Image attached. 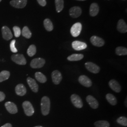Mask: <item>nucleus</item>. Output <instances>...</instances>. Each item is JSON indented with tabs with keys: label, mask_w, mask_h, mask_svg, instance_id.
I'll return each instance as SVG.
<instances>
[{
	"label": "nucleus",
	"mask_w": 127,
	"mask_h": 127,
	"mask_svg": "<svg viewBox=\"0 0 127 127\" xmlns=\"http://www.w3.org/2000/svg\"><path fill=\"white\" fill-rule=\"evenodd\" d=\"M43 24H44V27L47 31H48L49 32H50L53 30V25L50 19H49V18L45 19L44 20Z\"/></svg>",
	"instance_id": "5701e85b"
},
{
	"label": "nucleus",
	"mask_w": 127,
	"mask_h": 127,
	"mask_svg": "<svg viewBox=\"0 0 127 127\" xmlns=\"http://www.w3.org/2000/svg\"><path fill=\"white\" fill-rule=\"evenodd\" d=\"M117 28L119 32L125 33L127 32V24L123 19H120L118 21Z\"/></svg>",
	"instance_id": "6ab92c4d"
},
{
	"label": "nucleus",
	"mask_w": 127,
	"mask_h": 127,
	"mask_svg": "<svg viewBox=\"0 0 127 127\" xmlns=\"http://www.w3.org/2000/svg\"><path fill=\"white\" fill-rule=\"evenodd\" d=\"M115 52H116V54L118 56L127 55V48L123 47H118L116 49Z\"/></svg>",
	"instance_id": "cd10ccee"
},
{
	"label": "nucleus",
	"mask_w": 127,
	"mask_h": 127,
	"mask_svg": "<svg viewBox=\"0 0 127 127\" xmlns=\"http://www.w3.org/2000/svg\"><path fill=\"white\" fill-rule=\"evenodd\" d=\"M80 0V1H84V0Z\"/></svg>",
	"instance_id": "58836bf2"
},
{
	"label": "nucleus",
	"mask_w": 127,
	"mask_h": 127,
	"mask_svg": "<svg viewBox=\"0 0 127 127\" xmlns=\"http://www.w3.org/2000/svg\"><path fill=\"white\" fill-rule=\"evenodd\" d=\"M109 85L111 89L117 93H119L122 90L121 86L117 81L115 80H111L109 82Z\"/></svg>",
	"instance_id": "f3484780"
},
{
	"label": "nucleus",
	"mask_w": 127,
	"mask_h": 127,
	"mask_svg": "<svg viewBox=\"0 0 127 127\" xmlns=\"http://www.w3.org/2000/svg\"><path fill=\"white\" fill-rule=\"evenodd\" d=\"M10 76V73L7 71H3L0 73V82L8 80Z\"/></svg>",
	"instance_id": "c85d7f7f"
},
{
	"label": "nucleus",
	"mask_w": 127,
	"mask_h": 127,
	"mask_svg": "<svg viewBox=\"0 0 127 127\" xmlns=\"http://www.w3.org/2000/svg\"><path fill=\"white\" fill-rule=\"evenodd\" d=\"M11 58L14 62L19 65H25L27 64V60L23 55L14 54L12 55Z\"/></svg>",
	"instance_id": "7ed1b4c3"
},
{
	"label": "nucleus",
	"mask_w": 127,
	"mask_h": 127,
	"mask_svg": "<svg viewBox=\"0 0 127 127\" xmlns=\"http://www.w3.org/2000/svg\"><path fill=\"white\" fill-rule=\"evenodd\" d=\"M36 48L34 45H31L29 47L27 51V53L29 57H32L36 54Z\"/></svg>",
	"instance_id": "c756f323"
},
{
	"label": "nucleus",
	"mask_w": 127,
	"mask_h": 127,
	"mask_svg": "<svg viewBox=\"0 0 127 127\" xmlns=\"http://www.w3.org/2000/svg\"><path fill=\"white\" fill-rule=\"evenodd\" d=\"M1 127H12V125L10 123H6Z\"/></svg>",
	"instance_id": "e433bc0d"
},
{
	"label": "nucleus",
	"mask_w": 127,
	"mask_h": 127,
	"mask_svg": "<svg viewBox=\"0 0 127 127\" xmlns=\"http://www.w3.org/2000/svg\"><path fill=\"white\" fill-rule=\"evenodd\" d=\"M86 101L90 106L93 109H96L98 108L99 103L97 100L93 96L88 95L86 97Z\"/></svg>",
	"instance_id": "2eb2a0df"
},
{
	"label": "nucleus",
	"mask_w": 127,
	"mask_h": 127,
	"mask_svg": "<svg viewBox=\"0 0 127 127\" xmlns=\"http://www.w3.org/2000/svg\"><path fill=\"white\" fill-rule=\"evenodd\" d=\"M5 98V95L3 92L0 91V102H1L4 100Z\"/></svg>",
	"instance_id": "c9c22d12"
},
{
	"label": "nucleus",
	"mask_w": 127,
	"mask_h": 127,
	"mask_svg": "<svg viewBox=\"0 0 127 127\" xmlns=\"http://www.w3.org/2000/svg\"><path fill=\"white\" fill-rule=\"evenodd\" d=\"M72 47L74 50H82L86 49L87 45L86 43L80 41H73L72 44Z\"/></svg>",
	"instance_id": "f8f14e48"
},
{
	"label": "nucleus",
	"mask_w": 127,
	"mask_h": 127,
	"mask_svg": "<svg viewBox=\"0 0 127 127\" xmlns=\"http://www.w3.org/2000/svg\"><path fill=\"white\" fill-rule=\"evenodd\" d=\"M5 107L10 114H15L18 113V108L17 105L11 102H7L5 104Z\"/></svg>",
	"instance_id": "dca6fc26"
},
{
	"label": "nucleus",
	"mask_w": 127,
	"mask_h": 127,
	"mask_svg": "<svg viewBox=\"0 0 127 127\" xmlns=\"http://www.w3.org/2000/svg\"><path fill=\"white\" fill-rule=\"evenodd\" d=\"M45 64V59L42 58H36L32 60L30 66L32 68H41L44 66Z\"/></svg>",
	"instance_id": "20e7f679"
},
{
	"label": "nucleus",
	"mask_w": 127,
	"mask_h": 127,
	"mask_svg": "<svg viewBox=\"0 0 127 127\" xmlns=\"http://www.w3.org/2000/svg\"><path fill=\"white\" fill-rule=\"evenodd\" d=\"M99 10V8L98 4L96 3H93L91 5L90 9V14L92 17H95L96 16Z\"/></svg>",
	"instance_id": "412c9836"
},
{
	"label": "nucleus",
	"mask_w": 127,
	"mask_h": 127,
	"mask_svg": "<svg viewBox=\"0 0 127 127\" xmlns=\"http://www.w3.org/2000/svg\"><path fill=\"white\" fill-rule=\"evenodd\" d=\"M13 30L14 32L15 36L18 38L20 36V35L21 34V29L19 27L17 26H15L13 28Z\"/></svg>",
	"instance_id": "473e14b6"
},
{
	"label": "nucleus",
	"mask_w": 127,
	"mask_h": 127,
	"mask_svg": "<svg viewBox=\"0 0 127 127\" xmlns=\"http://www.w3.org/2000/svg\"><path fill=\"white\" fill-rule=\"evenodd\" d=\"M35 77L38 82L44 83L47 82V78L41 72H36L35 73Z\"/></svg>",
	"instance_id": "393cba45"
},
{
	"label": "nucleus",
	"mask_w": 127,
	"mask_h": 127,
	"mask_svg": "<svg viewBox=\"0 0 127 127\" xmlns=\"http://www.w3.org/2000/svg\"><path fill=\"white\" fill-rule=\"evenodd\" d=\"M41 111L43 115H47L50 111V98L47 96H43L41 100Z\"/></svg>",
	"instance_id": "f257e3e1"
},
{
	"label": "nucleus",
	"mask_w": 127,
	"mask_h": 127,
	"mask_svg": "<svg viewBox=\"0 0 127 127\" xmlns=\"http://www.w3.org/2000/svg\"><path fill=\"white\" fill-rule=\"evenodd\" d=\"M78 81L82 85L88 88L91 87L92 84L91 79L84 75H82L79 77Z\"/></svg>",
	"instance_id": "9d476101"
},
{
	"label": "nucleus",
	"mask_w": 127,
	"mask_h": 127,
	"mask_svg": "<svg viewBox=\"0 0 127 127\" xmlns=\"http://www.w3.org/2000/svg\"><path fill=\"white\" fill-rule=\"evenodd\" d=\"M106 98L109 103L112 105H115L117 103L116 98L113 94L108 93L106 95Z\"/></svg>",
	"instance_id": "b1692460"
},
{
	"label": "nucleus",
	"mask_w": 127,
	"mask_h": 127,
	"mask_svg": "<svg viewBox=\"0 0 127 127\" xmlns=\"http://www.w3.org/2000/svg\"><path fill=\"white\" fill-rule=\"evenodd\" d=\"M27 82L28 84L33 92L36 93L38 91L39 86L35 80L31 77H28Z\"/></svg>",
	"instance_id": "a211bd4d"
},
{
	"label": "nucleus",
	"mask_w": 127,
	"mask_h": 127,
	"mask_svg": "<svg viewBox=\"0 0 127 127\" xmlns=\"http://www.w3.org/2000/svg\"><path fill=\"white\" fill-rule=\"evenodd\" d=\"M55 5L57 12H61L64 7V2L63 0H55Z\"/></svg>",
	"instance_id": "a878e982"
},
{
	"label": "nucleus",
	"mask_w": 127,
	"mask_h": 127,
	"mask_svg": "<svg viewBox=\"0 0 127 127\" xmlns=\"http://www.w3.org/2000/svg\"><path fill=\"white\" fill-rule=\"evenodd\" d=\"M84 57L82 54H73L67 57V60L70 61H77L82 60Z\"/></svg>",
	"instance_id": "4be33fe9"
},
{
	"label": "nucleus",
	"mask_w": 127,
	"mask_h": 127,
	"mask_svg": "<svg viewBox=\"0 0 127 127\" xmlns=\"http://www.w3.org/2000/svg\"><path fill=\"white\" fill-rule=\"evenodd\" d=\"M117 122L120 125H122L124 126H127V119L125 117L122 116L119 117L117 120Z\"/></svg>",
	"instance_id": "2f4dec72"
},
{
	"label": "nucleus",
	"mask_w": 127,
	"mask_h": 127,
	"mask_svg": "<svg viewBox=\"0 0 127 127\" xmlns=\"http://www.w3.org/2000/svg\"><path fill=\"white\" fill-rule=\"evenodd\" d=\"M38 3L42 7L45 6L47 4L46 0H37Z\"/></svg>",
	"instance_id": "f704fd0d"
},
{
	"label": "nucleus",
	"mask_w": 127,
	"mask_h": 127,
	"mask_svg": "<svg viewBox=\"0 0 127 127\" xmlns=\"http://www.w3.org/2000/svg\"><path fill=\"white\" fill-rule=\"evenodd\" d=\"M91 43L96 47H102L104 45V41L102 38L96 36H93L91 38Z\"/></svg>",
	"instance_id": "4468645a"
},
{
	"label": "nucleus",
	"mask_w": 127,
	"mask_h": 127,
	"mask_svg": "<svg viewBox=\"0 0 127 127\" xmlns=\"http://www.w3.org/2000/svg\"><path fill=\"white\" fill-rule=\"evenodd\" d=\"M71 100L73 105L78 108H81L83 106V102L81 98L76 94L71 96Z\"/></svg>",
	"instance_id": "39448f33"
},
{
	"label": "nucleus",
	"mask_w": 127,
	"mask_h": 127,
	"mask_svg": "<svg viewBox=\"0 0 127 127\" xmlns=\"http://www.w3.org/2000/svg\"><path fill=\"white\" fill-rule=\"evenodd\" d=\"M95 127H109V123L106 121H98L94 123Z\"/></svg>",
	"instance_id": "7c9ffc66"
},
{
	"label": "nucleus",
	"mask_w": 127,
	"mask_h": 127,
	"mask_svg": "<svg viewBox=\"0 0 127 127\" xmlns=\"http://www.w3.org/2000/svg\"><path fill=\"white\" fill-rule=\"evenodd\" d=\"M1 32L2 37L5 40L9 41L13 37V35L10 29L6 26H3L2 27Z\"/></svg>",
	"instance_id": "9b49d317"
},
{
	"label": "nucleus",
	"mask_w": 127,
	"mask_h": 127,
	"mask_svg": "<svg viewBox=\"0 0 127 127\" xmlns=\"http://www.w3.org/2000/svg\"><path fill=\"white\" fill-rule=\"evenodd\" d=\"M69 14L72 18H77L82 14V9L79 7H73L69 10Z\"/></svg>",
	"instance_id": "ddd939ff"
},
{
	"label": "nucleus",
	"mask_w": 127,
	"mask_h": 127,
	"mask_svg": "<svg viewBox=\"0 0 127 127\" xmlns=\"http://www.w3.org/2000/svg\"><path fill=\"white\" fill-rule=\"evenodd\" d=\"M15 43H16V40H13L12 41L10 42V50L13 53H17L18 52V50H17V49H16V48L15 47Z\"/></svg>",
	"instance_id": "72a5a7b5"
},
{
	"label": "nucleus",
	"mask_w": 127,
	"mask_h": 127,
	"mask_svg": "<svg viewBox=\"0 0 127 127\" xmlns=\"http://www.w3.org/2000/svg\"><path fill=\"white\" fill-rule=\"evenodd\" d=\"M16 94L20 96H23L27 93V89L23 84H19L15 88Z\"/></svg>",
	"instance_id": "aec40b11"
},
{
	"label": "nucleus",
	"mask_w": 127,
	"mask_h": 127,
	"mask_svg": "<svg viewBox=\"0 0 127 127\" xmlns=\"http://www.w3.org/2000/svg\"><path fill=\"white\" fill-rule=\"evenodd\" d=\"M42 127V126H35V127Z\"/></svg>",
	"instance_id": "4c0bfd02"
},
{
	"label": "nucleus",
	"mask_w": 127,
	"mask_h": 127,
	"mask_svg": "<svg viewBox=\"0 0 127 127\" xmlns=\"http://www.w3.org/2000/svg\"><path fill=\"white\" fill-rule=\"evenodd\" d=\"M87 69L91 73H99L100 70V68L95 64L91 62H87L85 64Z\"/></svg>",
	"instance_id": "0eeeda50"
},
{
	"label": "nucleus",
	"mask_w": 127,
	"mask_h": 127,
	"mask_svg": "<svg viewBox=\"0 0 127 127\" xmlns=\"http://www.w3.org/2000/svg\"><path fill=\"white\" fill-rule=\"evenodd\" d=\"M1 0H0V2Z\"/></svg>",
	"instance_id": "ea45409f"
},
{
	"label": "nucleus",
	"mask_w": 127,
	"mask_h": 127,
	"mask_svg": "<svg viewBox=\"0 0 127 127\" xmlns=\"http://www.w3.org/2000/svg\"><path fill=\"white\" fill-rule=\"evenodd\" d=\"M21 33L23 36L27 39H30L32 36V33L29 30V29L28 28V27L27 26L23 27Z\"/></svg>",
	"instance_id": "bb28decb"
},
{
	"label": "nucleus",
	"mask_w": 127,
	"mask_h": 127,
	"mask_svg": "<svg viewBox=\"0 0 127 127\" xmlns=\"http://www.w3.org/2000/svg\"><path fill=\"white\" fill-rule=\"evenodd\" d=\"M22 106L25 113L27 116H31L34 113V110L32 104L30 102L27 101L24 102Z\"/></svg>",
	"instance_id": "f03ea898"
},
{
	"label": "nucleus",
	"mask_w": 127,
	"mask_h": 127,
	"mask_svg": "<svg viewBox=\"0 0 127 127\" xmlns=\"http://www.w3.org/2000/svg\"><path fill=\"white\" fill-rule=\"evenodd\" d=\"M51 77L52 82L56 85H58L62 80V76L61 73L58 70H55L51 73Z\"/></svg>",
	"instance_id": "6e6552de"
},
{
	"label": "nucleus",
	"mask_w": 127,
	"mask_h": 127,
	"mask_svg": "<svg viewBox=\"0 0 127 127\" xmlns=\"http://www.w3.org/2000/svg\"><path fill=\"white\" fill-rule=\"evenodd\" d=\"M82 29V24L80 23H76L74 24L72 27L70 32L73 37H76L80 35Z\"/></svg>",
	"instance_id": "423d86ee"
},
{
	"label": "nucleus",
	"mask_w": 127,
	"mask_h": 127,
	"mask_svg": "<svg viewBox=\"0 0 127 127\" xmlns=\"http://www.w3.org/2000/svg\"><path fill=\"white\" fill-rule=\"evenodd\" d=\"M10 4L16 8L22 9L27 5V0H12L10 1Z\"/></svg>",
	"instance_id": "1a4fd4ad"
}]
</instances>
